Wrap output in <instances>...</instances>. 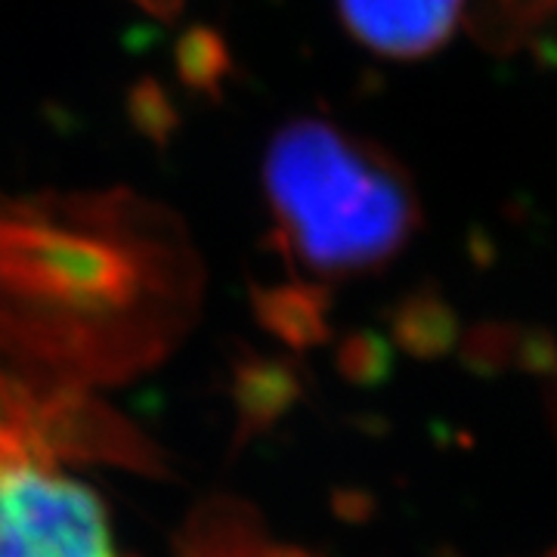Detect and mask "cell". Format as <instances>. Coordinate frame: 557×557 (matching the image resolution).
Masks as SVG:
<instances>
[{
  "instance_id": "obj_1",
  "label": "cell",
  "mask_w": 557,
  "mask_h": 557,
  "mask_svg": "<svg viewBox=\"0 0 557 557\" xmlns=\"http://www.w3.org/2000/svg\"><path fill=\"white\" fill-rule=\"evenodd\" d=\"M267 196L300 270L369 273L409 242L418 205L391 161L322 121L278 131L267 152Z\"/></svg>"
},
{
  "instance_id": "obj_2",
  "label": "cell",
  "mask_w": 557,
  "mask_h": 557,
  "mask_svg": "<svg viewBox=\"0 0 557 557\" xmlns=\"http://www.w3.org/2000/svg\"><path fill=\"white\" fill-rule=\"evenodd\" d=\"M0 557H119V548L87 483L25 461L0 471Z\"/></svg>"
},
{
  "instance_id": "obj_3",
  "label": "cell",
  "mask_w": 557,
  "mask_h": 557,
  "mask_svg": "<svg viewBox=\"0 0 557 557\" xmlns=\"http://www.w3.org/2000/svg\"><path fill=\"white\" fill-rule=\"evenodd\" d=\"M354 38L384 57L412 60L440 50L456 32L465 0H338Z\"/></svg>"
}]
</instances>
